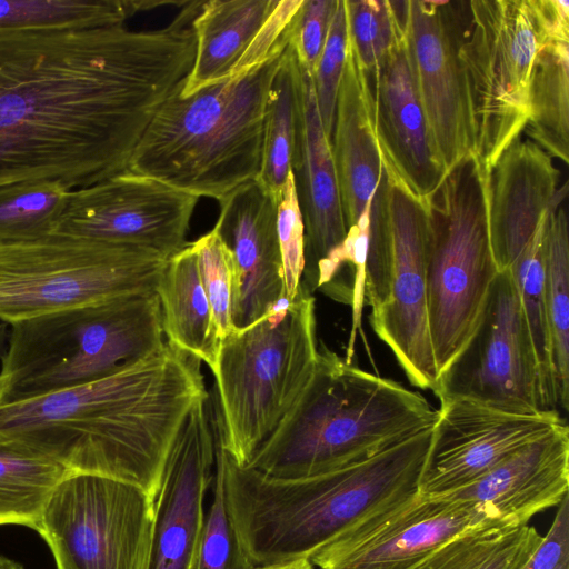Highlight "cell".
<instances>
[{
  "label": "cell",
  "mask_w": 569,
  "mask_h": 569,
  "mask_svg": "<svg viewBox=\"0 0 569 569\" xmlns=\"http://www.w3.org/2000/svg\"><path fill=\"white\" fill-rule=\"evenodd\" d=\"M194 53L180 18L150 31H0V187L74 190L126 171Z\"/></svg>",
  "instance_id": "6da1fadb"
},
{
  "label": "cell",
  "mask_w": 569,
  "mask_h": 569,
  "mask_svg": "<svg viewBox=\"0 0 569 569\" xmlns=\"http://www.w3.org/2000/svg\"><path fill=\"white\" fill-rule=\"evenodd\" d=\"M431 428L325 472L272 478L239 466L213 431L228 517L251 569L309 559L377 510L418 492Z\"/></svg>",
  "instance_id": "7a4b0ae2"
},
{
  "label": "cell",
  "mask_w": 569,
  "mask_h": 569,
  "mask_svg": "<svg viewBox=\"0 0 569 569\" xmlns=\"http://www.w3.org/2000/svg\"><path fill=\"white\" fill-rule=\"evenodd\" d=\"M436 417L419 392L321 343L307 385L244 467L281 479L325 472L431 428Z\"/></svg>",
  "instance_id": "3957f363"
},
{
  "label": "cell",
  "mask_w": 569,
  "mask_h": 569,
  "mask_svg": "<svg viewBox=\"0 0 569 569\" xmlns=\"http://www.w3.org/2000/svg\"><path fill=\"white\" fill-rule=\"evenodd\" d=\"M287 46L190 96L180 94V82L157 110L127 170L217 201L256 179L266 104Z\"/></svg>",
  "instance_id": "277c9868"
},
{
  "label": "cell",
  "mask_w": 569,
  "mask_h": 569,
  "mask_svg": "<svg viewBox=\"0 0 569 569\" xmlns=\"http://www.w3.org/2000/svg\"><path fill=\"white\" fill-rule=\"evenodd\" d=\"M316 300L301 283L219 348L208 396L210 422L222 448L247 466L310 379L318 358Z\"/></svg>",
  "instance_id": "5b68a950"
},
{
  "label": "cell",
  "mask_w": 569,
  "mask_h": 569,
  "mask_svg": "<svg viewBox=\"0 0 569 569\" xmlns=\"http://www.w3.org/2000/svg\"><path fill=\"white\" fill-rule=\"evenodd\" d=\"M156 290L10 325L1 405L113 375L164 345Z\"/></svg>",
  "instance_id": "8992f818"
},
{
  "label": "cell",
  "mask_w": 569,
  "mask_h": 569,
  "mask_svg": "<svg viewBox=\"0 0 569 569\" xmlns=\"http://www.w3.org/2000/svg\"><path fill=\"white\" fill-rule=\"evenodd\" d=\"M176 358V349L166 342L102 379L1 405L0 443L49 457L69 469L99 463L132 435Z\"/></svg>",
  "instance_id": "52a82bcc"
},
{
  "label": "cell",
  "mask_w": 569,
  "mask_h": 569,
  "mask_svg": "<svg viewBox=\"0 0 569 569\" xmlns=\"http://www.w3.org/2000/svg\"><path fill=\"white\" fill-rule=\"evenodd\" d=\"M487 171L468 154L427 204L428 320L438 371L469 338L499 272L488 233Z\"/></svg>",
  "instance_id": "ba28073f"
},
{
  "label": "cell",
  "mask_w": 569,
  "mask_h": 569,
  "mask_svg": "<svg viewBox=\"0 0 569 569\" xmlns=\"http://www.w3.org/2000/svg\"><path fill=\"white\" fill-rule=\"evenodd\" d=\"M167 262L141 248L58 233L0 243V321L156 290Z\"/></svg>",
  "instance_id": "9c48e42d"
},
{
  "label": "cell",
  "mask_w": 569,
  "mask_h": 569,
  "mask_svg": "<svg viewBox=\"0 0 569 569\" xmlns=\"http://www.w3.org/2000/svg\"><path fill=\"white\" fill-rule=\"evenodd\" d=\"M549 41L532 0L465 1L458 54L486 169L527 126L532 69Z\"/></svg>",
  "instance_id": "30bf717a"
},
{
  "label": "cell",
  "mask_w": 569,
  "mask_h": 569,
  "mask_svg": "<svg viewBox=\"0 0 569 569\" xmlns=\"http://www.w3.org/2000/svg\"><path fill=\"white\" fill-rule=\"evenodd\" d=\"M153 501L140 488L71 470L53 489L37 531L57 569H147Z\"/></svg>",
  "instance_id": "8fae6325"
},
{
  "label": "cell",
  "mask_w": 569,
  "mask_h": 569,
  "mask_svg": "<svg viewBox=\"0 0 569 569\" xmlns=\"http://www.w3.org/2000/svg\"><path fill=\"white\" fill-rule=\"evenodd\" d=\"M439 401L462 399L515 413L557 411L510 268L499 271L469 338L439 371Z\"/></svg>",
  "instance_id": "7c38bea8"
},
{
  "label": "cell",
  "mask_w": 569,
  "mask_h": 569,
  "mask_svg": "<svg viewBox=\"0 0 569 569\" xmlns=\"http://www.w3.org/2000/svg\"><path fill=\"white\" fill-rule=\"evenodd\" d=\"M465 1H400L411 74L432 149L447 176L473 153L467 79L458 49Z\"/></svg>",
  "instance_id": "4fadbf2b"
},
{
  "label": "cell",
  "mask_w": 569,
  "mask_h": 569,
  "mask_svg": "<svg viewBox=\"0 0 569 569\" xmlns=\"http://www.w3.org/2000/svg\"><path fill=\"white\" fill-rule=\"evenodd\" d=\"M198 200L126 170L72 190L53 233L141 248L169 260L190 243Z\"/></svg>",
  "instance_id": "5bb4252c"
},
{
  "label": "cell",
  "mask_w": 569,
  "mask_h": 569,
  "mask_svg": "<svg viewBox=\"0 0 569 569\" xmlns=\"http://www.w3.org/2000/svg\"><path fill=\"white\" fill-rule=\"evenodd\" d=\"M380 200L390 231L392 268L388 298L371 310L369 321L411 385L432 391L439 371L428 320L427 204L386 173Z\"/></svg>",
  "instance_id": "9a60e30c"
},
{
  "label": "cell",
  "mask_w": 569,
  "mask_h": 569,
  "mask_svg": "<svg viewBox=\"0 0 569 569\" xmlns=\"http://www.w3.org/2000/svg\"><path fill=\"white\" fill-rule=\"evenodd\" d=\"M502 522L471 501L419 492L363 518L309 557L319 569H410L457 535Z\"/></svg>",
  "instance_id": "2e32d148"
},
{
  "label": "cell",
  "mask_w": 569,
  "mask_h": 569,
  "mask_svg": "<svg viewBox=\"0 0 569 569\" xmlns=\"http://www.w3.org/2000/svg\"><path fill=\"white\" fill-rule=\"evenodd\" d=\"M563 423L558 410L515 413L469 400L441 401L418 492L437 497L467 486Z\"/></svg>",
  "instance_id": "e0dca14e"
},
{
  "label": "cell",
  "mask_w": 569,
  "mask_h": 569,
  "mask_svg": "<svg viewBox=\"0 0 569 569\" xmlns=\"http://www.w3.org/2000/svg\"><path fill=\"white\" fill-rule=\"evenodd\" d=\"M207 400L191 409L168 455L153 500L147 569L196 568L216 462Z\"/></svg>",
  "instance_id": "ac0fdd59"
},
{
  "label": "cell",
  "mask_w": 569,
  "mask_h": 569,
  "mask_svg": "<svg viewBox=\"0 0 569 569\" xmlns=\"http://www.w3.org/2000/svg\"><path fill=\"white\" fill-rule=\"evenodd\" d=\"M366 74L373 134L383 171L391 181L428 204L446 174L432 149L405 36Z\"/></svg>",
  "instance_id": "d6986e66"
},
{
  "label": "cell",
  "mask_w": 569,
  "mask_h": 569,
  "mask_svg": "<svg viewBox=\"0 0 569 569\" xmlns=\"http://www.w3.org/2000/svg\"><path fill=\"white\" fill-rule=\"evenodd\" d=\"M552 158L519 137L487 171V223L498 271L512 266L549 212L562 203L568 182L559 189Z\"/></svg>",
  "instance_id": "ffe728a7"
},
{
  "label": "cell",
  "mask_w": 569,
  "mask_h": 569,
  "mask_svg": "<svg viewBox=\"0 0 569 569\" xmlns=\"http://www.w3.org/2000/svg\"><path fill=\"white\" fill-rule=\"evenodd\" d=\"M277 198L256 179L219 200L214 224L238 270L233 325L242 329L286 299L277 236Z\"/></svg>",
  "instance_id": "44dd1931"
},
{
  "label": "cell",
  "mask_w": 569,
  "mask_h": 569,
  "mask_svg": "<svg viewBox=\"0 0 569 569\" xmlns=\"http://www.w3.org/2000/svg\"><path fill=\"white\" fill-rule=\"evenodd\" d=\"M301 71L300 123L292 173L305 224L301 283L312 293L318 268L342 246L348 229L331 143L318 110L312 76Z\"/></svg>",
  "instance_id": "7402d4cb"
},
{
  "label": "cell",
  "mask_w": 569,
  "mask_h": 569,
  "mask_svg": "<svg viewBox=\"0 0 569 569\" xmlns=\"http://www.w3.org/2000/svg\"><path fill=\"white\" fill-rule=\"evenodd\" d=\"M569 490V429L559 426L473 482L442 495L471 501L495 519L522 526L558 506Z\"/></svg>",
  "instance_id": "603a6c76"
},
{
  "label": "cell",
  "mask_w": 569,
  "mask_h": 569,
  "mask_svg": "<svg viewBox=\"0 0 569 569\" xmlns=\"http://www.w3.org/2000/svg\"><path fill=\"white\" fill-rule=\"evenodd\" d=\"M370 107L367 74L348 40L330 143L347 229L368 237L371 204L385 173Z\"/></svg>",
  "instance_id": "cb8c5ba5"
},
{
  "label": "cell",
  "mask_w": 569,
  "mask_h": 569,
  "mask_svg": "<svg viewBox=\"0 0 569 569\" xmlns=\"http://www.w3.org/2000/svg\"><path fill=\"white\" fill-rule=\"evenodd\" d=\"M278 3L279 0L203 1L192 22L196 53L189 73L180 83V94L187 97L230 78Z\"/></svg>",
  "instance_id": "d4e9b609"
},
{
  "label": "cell",
  "mask_w": 569,
  "mask_h": 569,
  "mask_svg": "<svg viewBox=\"0 0 569 569\" xmlns=\"http://www.w3.org/2000/svg\"><path fill=\"white\" fill-rule=\"evenodd\" d=\"M167 342L213 369L220 340L192 242L170 258L156 288Z\"/></svg>",
  "instance_id": "484cf974"
},
{
  "label": "cell",
  "mask_w": 569,
  "mask_h": 569,
  "mask_svg": "<svg viewBox=\"0 0 569 569\" xmlns=\"http://www.w3.org/2000/svg\"><path fill=\"white\" fill-rule=\"evenodd\" d=\"M301 74V68L288 42L266 104L261 164L256 178L277 200L292 171L297 150Z\"/></svg>",
  "instance_id": "4316f807"
},
{
  "label": "cell",
  "mask_w": 569,
  "mask_h": 569,
  "mask_svg": "<svg viewBox=\"0 0 569 569\" xmlns=\"http://www.w3.org/2000/svg\"><path fill=\"white\" fill-rule=\"evenodd\" d=\"M523 132L551 158L569 162V41H549L538 52Z\"/></svg>",
  "instance_id": "83f0119b"
},
{
  "label": "cell",
  "mask_w": 569,
  "mask_h": 569,
  "mask_svg": "<svg viewBox=\"0 0 569 569\" xmlns=\"http://www.w3.org/2000/svg\"><path fill=\"white\" fill-rule=\"evenodd\" d=\"M541 539L528 523H483L442 543L410 569H520Z\"/></svg>",
  "instance_id": "f1b7e54d"
},
{
  "label": "cell",
  "mask_w": 569,
  "mask_h": 569,
  "mask_svg": "<svg viewBox=\"0 0 569 569\" xmlns=\"http://www.w3.org/2000/svg\"><path fill=\"white\" fill-rule=\"evenodd\" d=\"M153 0H0V31L83 30L123 26Z\"/></svg>",
  "instance_id": "f546056e"
},
{
  "label": "cell",
  "mask_w": 569,
  "mask_h": 569,
  "mask_svg": "<svg viewBox=\"0 0 569 569\" xmlns=\"http://www.w3.org/2000/svg\"><path fill=\"white\" fill-rule=\"evenodd\" d=\"M70 471L49 457L0 443V525L37 530L51 492Z\"/></svg>",
  "instance_id": "4dcf8cb0"
},
{
  "label": "cell",
  "mask_w": 569,
  "mask_h": 569,
  "mask_svg": "<svg viewBox=\"0 0 569 569\" xmlns=\"http://www.w3.org/2000/svg\"><path fill=\"white\" fill-rule=\"evenodd\" d=\"M546 312L557 406L569 407V231L561 206L547 228Z\"/></svg>",
  "instance_id": "1f68e13d"
},
{
  "label": "cell",
  "mask_w": 569,
  "mask_h": 569,
  "mask_svg": "<svg viewBox=\"0 0 569 569\" xmlns=\"http://www.w3.org/2000/svg\"><path fill=\"white\" fill-rule=\"evenodd\" d=\"M72 189L58 180L23 181L0 187V243L52 234Z\"/></svg>",
  "instance_id": "d6a6232c"
},
{
  "label": "cell",
  "mask_w": 569,
  "mask_h": 569,
  "mask_svg": "<svg viewBox=\"0 0 569 569\" xmlns=\"http://www.w3.org/2000/svg\"><path fill=\"white\" fill-rule=\"evenodd\" d=\"M549 214L539 224L535 234L510 269L536 349L546 390L555 406L558 407L553 386L546 312V253Z\"/></svg>",
  "instance_id": "836d02e7"
},
{
  "label": "cell",
  "mask_w": 569,
  "mask_h": 569,
  "mask_svg": "<svg viewBox=\"0 0 569 569\" xmlns=\"http://www.w3.org/2000/svg\"><path fill=\"white\" fill-rule=\"evenodd\" d=\"M345 7L349 43L369 72L405 36L400 1L345 0Z\"/></svg>",
  "instance_id": "e575fe53"
},
{
  "label": "cell",
  "mask_w": 569,
  "mask_h": 569,
  "mask_svg": "<svg viewBox=\"0 0 569 569\" xmlns=\"http://www.w3.org/2000/svg\"><path fill=\"white\" fill-rule=\"evenodd\" d=\"M203 289L221 341L233 330V308L238 292V270L229 248L213 228L192 242Z\"/></svg>",
  "instance_id": "d590c367"
},
{
  "label": "cell",
  "mask_w": 569,
  "mask_h": 569,
  "mask_svg": "<svg viewBox=\"0 0 569 569\" xmlns=\"http://www.w3.org/2000/svg\"><path fill=\"white\" fill-rule=\"evenodd\" d=\"M348 56L345 0H338L328 37L312 72V82L323 129L331 138L337 96Z\"/></svg>",
  "instance_id": "8d00e7d4"
},
{
  "label": "cell",
  "mask_w": 569,
  "mask_h": 569,
  "mask_svg": "<svg viewBox=\"0 0 569 569\" xmlns=\"http://www.w3.org/2000/svg\"><path fill=\"white\" fill-rule=\"evenodd\" d=\"M211 489L194 569H251L243 562L234 540L227 511L222 469L217 459Z\"/></svg>",
  "instance_id": "74e56055"
},
{
  "label": "cell",
  "mask_w": 569,
  "mask_h": 569,
  "mask_svg": "<svg viewBox=\"0 0 569 569\" xmlns=\"http://www.w3.org/2000/svg\"><path fill=\"white\" fill-rule=\"evenodd\" d=\"M277 236L281 253L286 299L299 292L305 269V224L292 171L277 201Z\"/></svg>",
  "instance_id": "f35d334b"
},
{
  "label": "cell",
  "mask_w": 569,
  "mask_h": 569,
  "mask_svg": "<svg viewBox=\"0 0 569 569\" xmlns=\"http://www.w3.org/2000/svg\"><path fill=\"white\" fill-rule=\"evenodd\" d=\"M338 0H302L288 26V42L300 68L312 74L325 47Z\"/></svg>",
  "instance_id": "ab89813d"
},
{
  "label": "cell",
  "mask_w": 569,
  "mask_h": 569,
  "mask_svg": "<svg viewBox=\"0 0 569 569\" xmlns=\"http://www.w3.org/2000/svg\"><path fill=\"white\" fill-rule=\"evenodd\" d=\"M520 569H569V497L558 505L546 536Z\"/></svg>",
  "instance_id": "60d3db41"
},
{
  "label": "cell",
  "mask_w": 569,
  "mask_h": 569,
  "mask_svg": "<svg viewBox=\"0 0 569 569\" xmlns=\"http://www.w3.org/2000/svg\"><path fill=\"white\" fill-rule=\"evenodd\" d=\"M550 41H569V2L532 0Z\"/></svg>",
  "instance_id": "b9f144b4"
},
{
  "label": "cell",
  "mask_w": 569,
  "mask_h": 569,
  "mask_svg": "<svg viewBox=\"0 0 569 569\" xmlns=\"http://www.w3.org/2000/svg\"><path fill=\"white\" fill-rule=\"evenodd\" d=\"M253 569H313V567L308 559H299L292 562L258 567Z\"/></svg>",
  "instance_id": "7bdbcfd3"
},
{
  "label": "cell",
  "mask_w": 569,
  "mask_h": 569,
  "mask_svg": "<svg viewBox=\"0 0 569 569\" xmlns=\"http://www.w3.org/2000/svg\"><path fill=\"white\" fill-rule=\"evenodd\" d=\"M0 569H23L22 565L0 555Z\"/></svg>",
  "instance_id": "ee69618b"
},
{
  "label": "cell",
  "mask_w": 569,
  "mask_h": 569,
  "mask_svg": "<svg viewBox=\"0 0 569 569\" xmlns=\"http://www.w3.org/2000/svg\"><path fill=\"white\" fill-rule=\"evenodd\" d=\"M2 391H3V380L0 377V401H1Z\"/></svg>",
  "instance_id": "f6af8a7d"
}]
</instances>
